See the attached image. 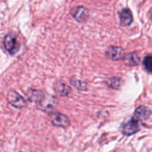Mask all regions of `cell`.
Wrapping results in <instances>:
<instances>
[{"mask_svg":"<svg viewBox=\"0 0 152 152\" xmlns=\"http://www.w3.org/2000/svg\"><path fill=\"white\" fill-rule=\"evenodd\" d=\"M3 46L4 49L11 55L16 54L20 49V43L16 36L12 33H8L4 37Z\"/></svg>","mask_w":152,"mask_h":152,"instance_id":"obj_1","label":"cell"},{"mask_svg":"<svg viewBox=\"0 0 152 152\" xmlns=\"http://www.w3.org/2000/svg\"><path fill=\"white\" fill-rule=\"evenodd\" d=\"M58 105V100L54 96L49 95V94H45L44 98L37 104V108L45 112H51L53 111L56 106Z\"/></svg>","mask_w":152,"mask_h":152,"instance_id":"obj_2","label":"cell"},{"mask_svg":"<svg viewBox=\"0 0 152 152\" xmlns=\"http://www.w3.org/2000/svg\"><path fill=\"white\" fill-rule=\"evenodd\" d=\"M7 100L10 105L18 109H22L27 107V102L25 99L15 90H10L7 93Z\"/></svg>","mask_w":152,"mask_h":152,"instance_id":"obj_3","label":"cell"},{"mask_svg":"<svg viewBox=\"0 0 152 152\" xmlns=\"http://www.w3.org/2000/svg\"><path fill=\"white\" fill-rule=\"evenodd\" d=\"M50 122L52 123L53 125L57 126V127H67L69 125V119L68 118L67 116L56 112L53 113L50 115Z\"/></svg>","mask_w":152,"mask_h":152,"instance_id":"obj_4","label":"cell"},{"mask_svg":"<svg viewBox=\"0 0 152 152\" xmlns=\"http://www.w3.org/2000/svg\"><path fill=\"white\" fill-rule=\"evenodd\" d=\"M71 16L78 22H85L89 15L88 10L85 6H75L70 11Z\"/></svg>","mask_w":152,"mask_h":152,"instance_id":"obj_5","label":"cell"},{"mask_svg":"<svg viewBox=\"0 0 152 152\" xmlns=\"http://www.w3.org/2000/svg\"><path fill=\"white\" fill-rule=\"evenodd\" d=\"M140 129V123L136 120H134L133 117L131 120H129L126 124L123 125L121 127L122 133L125 135H132L137 133Z\"/></svg>","mask_w":152,"mask_h":152,"instance_id":"obj_6","label":"cell"},{"mask_svg":"<svg viewBox=\"0 0 152 152\" xmlns=\"http://www.w3.org/2000/svg\"><path fill=\"white\" fill-rule=\"evenodd\" d=\"M106 56L111 60H119L124 57V51L120 47H110L106 50Z\"/></svg>","mask_w":152,"mask_h":152,"instance_id":"obj_7","label":"cell"},{"mask_svg":"<svg viewBox=\"0 0 152 152\" xmlns=\"http://www.w3.org/2000/svg\"><path fill=\"white\" fill-rule=\"evenodd\" d=\"M119 19L122 26H129L133 22V13L128 8H124L119 13Z\"/></svg>","mask_w":152,"mask_h":152,"instance_id":"obj_8","label":"cell"},{"mask_svg":"<svg viewBox=\"0 0 152 152\" xmlns=\"http://www.w3.org/2000/svg\"><path fill=\"white\" fill-rule=\"evenodd\" d=\"M150 114H151V112H150V110H149L146 107H144V106H140V107H138V108L135 109V111H134V113L133 118H134V120L138 121L139 123H141V121H143V120L147 119V118L149 117Z\"/></svg>","mask_w":152,"mask_h":152,"instance_id":"obj_9","label":"cell"},{"mask_svg":"<svg viewBox=\"0 0 152 152\" xmlns=\"http://www.w3.org/2000/svg\"><path fill=\"white\" fill-rule=\"evenodd\" d=\"M45 92L42 91V90H33V89H29L27 92V98L28 99V100L30 102L36 103L37 104L45 96Z\"/></svg>","mask_w":152,"mask_h":152,"instance_id":"obj_10","label":"cell"},{"mask_svg":"<svg viewBox=\"0 0 152 152\" xmlns=\"http://www.w3.org/2000/svg\"><path fill=\"white\" fill-rule=\"evenodd\" d=\"M54 90L60 96H68L70 93V88L67 84H65V83H63L61 82H55Z\"/></svg>","mask_w":152,"mask_h":152,"instance_id":"obj_11","label":"cell"},{"mask_svg":"<svg viewBox=\"0 0 152 152\" xmlns=\"http://www.w3.org/2000/svg\"><path fill=\"white\" fill-rule=\"evenodd\" d=\"M123 60L128 65H136L140 62V57H139V55L137 53L134 52V53H130V54L126 55L123 57Z\"/></svg>","mask_w":152,"mask_h":152,"instance_id":"obj_12","label":"cell"},{"mask_svg":"<svg viewBox=\"0 0 152 152\" xmlns=\"http://www.w3.org/2000/svg\"><path fill=\"white\" fill-rule=\"evenodd\" d=\"M107 84L112 89H118L120 87V85H121V79L117 78V77L110 78L107 81Z\"/></svg>","mask_w":152,"mask_h":152,"instance_id":"obj_13","label":"cell"},{"mask_svg":"<svg viewBox=\"0 0 152 152\" xmlns=\"http://www.w3.org/2000/svg\"><path fill=\"white\" fill-rule=\"evenodd\" d=\"M143 66L147 72L152 73V56H147L143 60Z\"/></svg>","mask_w":152,"mask_h":152,"instance_id":"obj_14","label":"cell"},{"mask_svg":"<svg viewBox=\"0 0 152 152\" xmlns=\"http://www.w3.org/2000/svg\"><path fill=\"white\" fill-rule=\"evenodd\" d=\"M71 84L76 88V89H78V90H86V84L84 82H81L80 80H77V79H71L70 81Z\"/></svg>","mask_w":152,"mask_h":152,"instance_id":"obj_15","label":"cell"},{"mask_svg":"<svg viewBox=\"0 0 152 152\" xmlns=\"http://www.w3.org/2000/svg\"><path fill=\"white\" fill-rule=\"evenodd\" d=\"M150 16H151V19L152 21V10L151 11V13H150Z\"/></svg>","mask_w":152,"mask_h":152,"instance_id":"obj_16","label":"cell"},{"mask_svg":"<svg viewBox=\"0 0 152 152\" xmlns=\"http://www.w3.org/2000/svg\"><path fill=\"white\" fill-rule=\"evenodd\" d=\"M20 152H22V151H20Z\"/></svg>","mask_w":152,"mask_h":152,"instance_id":"obj_17","label":"cell"}]
</instances>
